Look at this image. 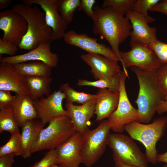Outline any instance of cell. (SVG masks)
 <instances>
[{
	"label": "cell",
	"mask_w": 167,
	"mask_h": 167,
	"mask_svg": "<svg viewBox=\"0 0 167 167\" xmlns=\"http://www.w3.org/2000/svg\"><path fill=\"white\" fill-rule=\"evenodd\" d=\"M11 2V0H0V10L6 8Z\"/></svg>",
	"instance_id": "b9f144b4"
},
{
	"label": "cell",
	"mask_w": 167,
	"mask_h": 167,
	"mask_svg": "<svg viewBox=\"0 0 167 167\" xmlns=\"http://www.w3.org/2000/svg\"><path fill=\"white\" fill-rule=\"evenodd\" d=\"M149 45L162 64L167 63V43L158 40Z\"/></svg>",
	"instance_id": "836d02e7"
},
{
	"label": "cell",
	"mask_w": 167,
	"mask_h": 167,
	"mask_svg": "<svg viewBox=\"0 0 167 167\" xmlns=\"http://www.w3.org/2000/svg\"><path fill=\"white\" fill-rule=\"evenodd\" d=\"M121 73L110 78L95 81L79 79L78 80L77 85L79 86H92L99 88H107L112 91H119Z\"/></svg>",
	"instance_id": "484cf974"
},
{
	"label": "cell",
	"mask_w": 167,
	"mask_h": 167,
	"mask_svg": "<svg viewBox=\"0 0 167 167\" xmlns=\"http://www.w3.org/2000/svg\"><path fill=\"white\" fill-rule=\"evenodd\" d=\"M163 167H167V164H166Z\"/></svg>",
	"instance_id": "bcb514c9"
},
{
	"label": "cell",
	"mask_w": 167,
	"mask_h": 167,
	"mask_svg": "<svg viewBox=\"0 0 167 167\" xmlns=\"http://www.w3.org/2000/svg\"><path fill=\"white\" fill-rule=\"evenodd\" d=\"M23 3L39 5L44 11L47 24L53 30V40L63 38L68 25L62 18L58 10V0H22Z\"/></svg>",
	"instance_id": "4fadbf2b"
},
{
	"label": "cell",
	"mask_w": 167,
	"mask_h": 167,
	"mask_svg": "<svg viewBox=\"0 0 167 167\" xmlns=\"http://www.w3.org/2000/svg\"><path fill=\"white\" fill-rule=\"evenodd\" d=\"M63 38L66 44L79 47L88 53L99 54L116 62L120 61L111 48L98 42V39L90 37L85 33L70 30L66 32Z\"/></svg>",
	"instance_id": "8fae6325"
},
{
	"label": "cell",
	"mask_w": 167,
	"mask_h": 167,
	"mask_svg": "<svg viewBox=\"0 0 167 167\" xmlns=\"http://www.w3.org/2000/svg\"><path fill=\"white\" fill-rule=\"evenodd\" d=\"M167 126V117L155 119L150 124L133 122L124 126L126 131L133 139L141 142L145 148V155L148 163L157 162L156 144L163 136Z\"/></svg>",
	"instance_id": "277c9868"
},
{
	"label": "cell",
	"mask_w": 167,
	"mask_h": 167,
	"mask_svg": "<svg viewBox=\"0 0 167 167\" xmlns=\"http://www.w3.org/2000/svg\"><path fill=\"white\" fill-rule=\"evenodd\" d=\"M149 11L159 12L167 15V0L160 1Z\"/></svg>",
	"instance_id": "f35d334b"
},
{
	"label": "cell",
	"mask_w": 167,
	"mask_h": 167,
	"mask_svg": "<svg viewBox=\"0 0 167 167\" xmlns=\"http://www.w3.org/2000/svg\"><path fill=\"white\" fill-rule=\"evenodd\" d=\"M126 16L132 25L131 38L148 45L158 40L156 28L150 27L147 20L141 15L133 11L128 13Z\"/></svg>",
	"instance_id": "d6986e66"
},
{
	"label": "cell",
	"mask_w": 167,
	"mask_h": 167,
	"mask_svg": "<svg viewBox=\"0 0 167 167\" xmlns=\"http://www.w3.org/2000/svg\"><path fill=\"white\" fill-rule=\"evenodd\" d=\"M131 49L127 52L120 51L123 71L129 78L126 68L137 67L149 72L156 71L162 63L149 45L139 41L131 38Z\"/></svg>",
	"instance_id": "52a82bcc"
},
{
	"label": "cell",
	"mask_w": 167,
	"mask_h": 167,
	"mask_svg": "<svg viewBox=\"0 0 167 167\" xmlns=\"http://www.w3.org/2000/svg\"><path fill=\"white\" fill-rule=\"evenodd\" d=\"M80 1V0H58V11L67 25L72 21L74 12L78 8Z\"/></svg>",
	"instance_id": "83f0119b"
},
{
	"label": "cell",
	"mask_w": 167,
	"mask_h": 167,
	"mask_svg": "<svg viewBox=\"0 0 167 167\" xmlns=\"http://www.w3.org/2000/svg\"><path fill=\"white\" fill-rule=\"evenodd\" d=\"M11 9L23 16L28 23L27 32L18 46L20 49L30 51L42 44L51 43L53 30L47 24L45 14L37 6L23 3L15 5Z\"/></svg>",
	"instance_id": "7a4b0ae2"
},
{
	"label": "cell",
	"mask_w": 167,
	"mask_h": 167,
	"mask_svg": "<svg viewBox=\"0 0 167 167\" xmlns=\"http://www.w3.org/2000/svg\"><path fill=\"white\" fill-rule=\"evenodd\" d=\"M27 22L21 15L11 10L0 13V29L3 32V40L18 46L26 34Z\"/></svg>",
	"instance_id": "30bf717a"
},
{
	"label": "cell",
	"mask_w": 167,
	"mask_h": 167,
	"mask_svg": "<svg viewBox=\"0 0 167 167\" xmlns=\"http://www.w3.org/2000/svg\"><path fill=\"white\" fill-rule=\"evenodd\" d=\"M160 1L159 0H136L134 4L133 11L141 15L148 23L153 22L156 19L148 16V12Z\"/></svg>",
	"instance_id": "4dcf8cb0"
},
{
	"label": "cell",
	"mask_w": 167,
	"mask_h": 167,
	"mask_svg": "<svg viewBox=\"0 0 167 167\" xmlns=\"http://www.w3.org/2000/svg\"><path fill=\"white\" fill-rule=\"evenodd\" d=\"M10 154H13L15 156L22 155L19 133L11 135L8 141L0 147V156Z\"/></svg>",
	"instance_id": "f1b7e54d"
},
{
	"label": "cell",
	"mask_w": 167,
	"mask_h": 167,
	"mask_svg": "<svg viewBox=\"0 0 167 167\" xmlns=\"http://www.w3.org/2000/svg\"><path fill=\"white\" fill-rule=\"evenodd\" d=\"M58 155L57 149L49 150L40 161L29 167H52L57 164Z\"/></svg>",
	"instance_id": "d6a6232c"
},
{
	"label": "cell",
	"mask_w": 167,
	"mask_h": 167,
	"mask_svg": "<svg viewBox=\"0 0 167 167\" xmlns=\"http://www.w3.org/2000/svg\"><path fill=\"white\" fill-rule=\"evenodd\" d=\"M130 68L136 75L139 90L135 102L137 105L139 122L149 123L165 97L156 81L155 72L143 71L135 66Z\"/></svg>",
	"instance_id": "3957f363"
},
{
	"label": "cell",
	"mask_w": 167,
	"mask_h": 167,
	"mask_svg": "<svg viewBox=\"0 0 167 167\" xmlns=\"http://www.w3.org/2000/svg\"><path fill=\"white\" fill-rule=\"evenodd\" d=\"M77 132L68 116L55 118L42 130L32 147V153L44 150L57 149Z\"/></svg>",
	"instance_id": "5b68a950"
},
{
	"label": "cell",
	"mask_w": 167,
	"mask_h": 167,
	"mask_svg": "<svg viewBox=\"0 0 167 167\" xmlns=\"http://www.w3.org/2000/svg\"><path fill=\"white\" fill-rule=\"evenodd\" d=\"M82 134L77 132L57 150V164L66 167H79L82 163Z\"/></svg>",
	"instance_id": "e0dca14e"
},
{
	"label": "cell",
	"mask_w": 167,
	"mask_h": 167,
	"mask_svg": "<svg viewBox=\"0 0 167 167\" xmlns=\"http://www.w3.org/2000/svg\"><path fill=\"white\" fill-rule=\"evenodd\" d=\"M16 98V96L12 95L10 91L0 90V109L11 106Z\"/></svg>",
	"instance_id": "d590c367"
},
{
	"label": "cell",
	"mask_w": 167,
	"mask_h": 167,
	"mask_svg": "<svg viewBox=\"0 0 167 167\" xmlns=\"http://www.w3.org/2000/svg\"><path fill=\"white\" fill-rule=\"evenodd\" d=\"M97 96L94 114L96 121L101 122L108 118L116 109L119 101V91H112L107 88H99Z\"/></svg>",
	"instance_id": "ffe728a7"
},
{
	"label": "cell",
	"mask_w": 167,
	"mask_h": 167,
	"mask_svg": "<svg viewBox=\"0 0 167 167\" xmlns=\"http://www.w3.org/2000/svg\"><path fill=\"white\" fill-rule=\"evenodd\" d=\"M0 90L28 94L26 78L19 74L12 64L0 62Z\"/></svg>",
	"instance_id": "ac0fdd59"
},
{
	"label": "cell",
	"mask_w": 167,
	"mask_h": 167,
	"mask_svg": "<svg viewBox=\"0 0 167 167\" xmlns=\"http://www.w3.org/2000/svg\"><path fill=\"white\" fill-rule=\"evenodd\" d=\"M136 0H105L102 7L110 6L124 16L133 11Z\"/></svg>",
	"instance_id": "f546056e"
},
{
	"label": "cell",
	"mask_w": 167,
	"mask_h": 167,
	"mask_svg": "<svg viewBox=\"0 0 167 167\" xmlns=\"http://www.w3.org/2000/svg\"><path fill=\"white\" fill-rule=\"evenodd\" d=\"M115 167H138L124 164L119 161H115Z\"/></svg>",
	"instance_id": "7bdbcfd3"
},
{
	"label": "cell",
	"mask_w": 167,
	"mask_h": 167,
	"mask_svg": "<svg viewBox=\"0 0 167 167\" xmlns=\"http://www.w3.org/2000/svg\"><path fill=\"white\" fill-rule=\"evenodd\" d=\"M96 2L95 0H81L77 10L83 11L92 19L94 15L93 6Z\"/></svg>",
	"instance_id": "8d00e7d4"
},
{
	"label": "cell",
	"mask_w": 167,
	"mask_h": 167,
	"mask_svg": "<svg viewBox=\"0 0 167 167\" xmlns=\"http://www.w3.org/2000/svg\"><path fill=\"white\" fill-rule=\"evenodd\" d=\"M96 98L89 100L80 105L66 103L65 107L76 132L84 133L91 124L90 120L94 114Z\"/></svg>",
	"instance_id": "2e32d148"
},
{
	"label": "cell",
	"mask_w": 167,
	"mask_h": 167,
	"mask_svg": "<svg viewBox=\"0 0 167 167\" xmlns=\"http://www.w3.org/2000/svg\"><path fill=\"white\" fill-rule=\"evenodd\" d=\"M157 160L158 162H165L167 164V151L164 153L158 154Z\"/></svg>",
	"instance_id": "60d3db41"
},
{
	"label": "cell",
	"mask_w": 167,
	"mask_h": 167,
	"mask_svg": "<svg viewBox=\"0 0 167 167\" xmlns=\"http://www.w3.org/2000/svg\"><path fill=\"white\" fill-rule=\"evenodd\" d=\"M59 167H66L64 166L60 165H59Z\"/></svg>",
	"instance_id": "f6af8a7d"
},
{
	"label": "cell",
	"mask_w": 167,
	"mask_h": 167,
	"mask_svg": "<svg viewBox=\"0 0 167 167\" xmlns=\"http://www.w3.org/2000/svg\"><path fill=\"white\" fill-rule=\"evenodd\" d=\"M16 70L25 77H50L52 68L41 61H30L13 64Z\"/></svg>",
	"instance_id": "cb8c5ba5"
},
{
	"label": "cell",
	"mask_w": 167,
	"mask_h": 167,
	"mask_svg": "<svg viewBox=\"0 0 167 167\" xmlns=\"http://www.w3.org/2000/svg\"><path fill=\"white\" fill-rule=\"evenodd\" d=\"M12 108L15 119L19 126L22 127L28 121L38 118L33 101L28 94H17Z\"/></svg>",
	"instance_id": "44dd1931"
},
{
	"label": "cell",
	"mask_w": 167,
	"mask_h": 167,
	"mask_svg": "<svg viewBox=\"0 0 167 167\" xmlns=\"http://www.w3.org/2000/svg\"><path fill=\"white\" fill-rule=\"evenodd\" d=\"M45 125L40 120L33 119L27 121L22 127L20 140L24 158L31 156L32 147Z\"/></svg>",
	"instance_id": "7402d4cb"
},
{
	"label": "cell",
	"mask_w": 167,
	"mask_h": 167,
	"mask_svg": "<svg viewBox=\"0 0 167 167\" xmlns=\"http://www.w3.org/2000/svg\"><path fill=\"white\" fill-rule=\"evenodd\" d=\"M26 78L28 95L33 101L50 94V86L52 81L50 77Z\"/></svg>",
	"instance_id": "603a6c76"
},
{
	"label": "cell",
	"mask_w": 167,
	"mask_h": 167,
	"mask_svg": "<svg viewBox=\"0 0 167 167\" xmlns=\"http://www.w3.org/2000/svg\"><path fill=\"white\" fill-rule=\"evenodd\" d=\"M108 121L104 120L95 129L88 128L82 134L81 150L82 163L91 167L104 154L110 134Z\"/></svg>",
	"instance_id": "8992f818"
},
{
	"label": "cell",
	"mask_w": 167,
	"mask_h": 167,
	"mask_svg": "<svg viewBox=\"0 0 167 167\" xmlns=\"http://www.w3.org/2000/svg\"><path fill=\"white\" fill-rule=\"evenodd\" d=\"M15 156L10 154L0 156V167H12Z\"/></svg>",
	"instance_id": "74e56055"
},
{
	"label": "cell",
	"mask_w": 167,
	"mask_h": 167,
	"mask_svg": "<svg viewBox=\"0 0 167 167\" xmlns=\"http://www.w3.org/2000/svg\"><path fill=\"white\" fill-rule=\"evenodd\" d=\"M52 167H59V165H57V164L53 166Z\"/></svg>",
	"instance_id": "ee69618b"
},
{
	"label": "cell",
	"mask_w": 167,
	"mask_h": 167,
	"mask_svg": "<svg viewBox=\"0 0 167 167\" xmlns=\"http://www.w3.org/2000/svg\"><path fill=\"white\" fill-rule=\"evenodd\" d=\"M65 99L64 93L60 90L55 91L46 97L33 101L38 118L45 125L58 117L68 115L62 106Z\"/></svg>",
	"instance_id": "7c38bea8"
},
{
	"label": "cell",
	"mask_w": 167,
	"mask_h": 167,
	"mask_svg": "<svg viewBox=\"0 0 167 167\" xmlns=\"http://www.w3.org/2000/svg\"><path fill=\"white\" fill-rule=\"evenodd\" d=\"M18 46L0 38V58L3 54L9 55L12 56L16 54L19 50Z\"/></svg>",
	"instance_id": "e575fe53"
},
{
	"label": "cell",
	"mask_w": 167,
	"mask_h": 167,
	"mask_svg": "<svg viewBox=\"0 0 167 167\" xmlns=\"http://www.w3.org/2000/svg\"><path fill=\"white\" fill-rule=\"evenodd\" d=\"M92 33L107 41L122 62L119 45L130 36L131 24L127 18L110 6L94 7Z\"/></svg>",
	"instance_id": "6da1fadb"
},
{
	"label": "cell",
	"mask_w": 167,
	"mask_h": 167,
	"mask_svg": "<svg viewBox=\"0 0 167 167\" xmlns=\"http://www.w3.org/2000/svg\"><path fill=\"white\" fill-rule=\"evenodd\" d=\"M33 61H42L52 68L57 66L59 58L57 54L52 52L51 43H46L25 54L0 58V62L12 64Z\"/></svg>",
	"instance_id": "5bb4252c"
},
{
	"label": "cell",
	"mask_w": 167,
	"mask_h": 167,
	"mask_svg": "<svg viewBox=\"0 0 167 167\" xmlns=\"http://www.w3.org/2000/svg\"><path fill=\"white\" fill-rule=\"evenodd\" d=\"M167 112V100H163L160 103L156 110V112L161 115Z\"/></svg>",
	"instance_id": "ab89813d"
},
{
	"label": "cell",
	"mask_w": 167,
	"mask_h": 167,
	"mask_svg": "<svg viewBox=\"0 0 167 167\" xmlns=\"http://www.w3.org/2000/svg\"><path fill=\"white\" fill-rule=\"evenodd\" d=\"M81 58L91 67L90 72L96 80L113 77L122 71L118 62L102 55L88 53Z\"/></svg>",
	"instance_id": "9a60e30c"
},
{
	"label": "cell",
	"mask_w": 167,
	"mask_h": 167,
	"mask_svg": "<svg viewBox=\"0 0 167 167\" xmlns=\"http://www.w3.org/2000/svg\"><path fill=\"white\" fill-rule=\"evenodd\" d=\"M156 81L165 97L167 100V63H162L155 71Z\"/></svg>",
	"instance_id": "1f68e13d"
},
{
	"label": "cell",
	"mask_w": 167,
	"mask_h": 167,
	"mask_svg": "<svg viewBox=\"0 0 167 167\" xmlns=\"http://www.w3.org/2000/svg\"><path fill=\"white\" fill-rule=\"evenodd\" d=\"M59 90L65 94L66 103L73 104L76 102L83 104L89 100L97 98L96 94H91L76 91L71 88L68 83L60 85Z\"/></svg>",
	"instance_id": "4316f807"
},
{
	"label": "cell",
	"mask_w": 167,
	"mask_h": 167,
	"mask_svg": "<svg viewBox=\"0 0 167 167\" xmlns=\"http://www.w3.org/2000/svg\"><path fill=\"white\" fill-rule=\"evenodd\" d=\"M133 139L121 133L110 134L108 145L112 150L114 162L138 167H148L145 154Z\"/></svg>",
	"instance_id": "ba28073f"
},
{
	"label": "cell",
	"mask_w": 167,
	"mask_h": 167,
	"mask_svg": "<svg viewBox=\"0 0 167 167\" xmlns=\"http://www.w3.org/2000/svg\"><path fill=\"white\" fill-rule=\"evenodd\" d=\"M127 77L125 72L122 71L120 80L118 104L116 109L108 119L110 130L115 133H122L125 131L124 126L129 123L139 122L138 109L132 106L127 95L125 84Z\"/></svg>",
	"instance_id": "9c48e42d"
},
{
	"label": "cell",
	"mask_w": 167,
	"mask_h": 167,
	"mask_svg": "<svg viewBox=\"0 0 167 167\" xmlns=\"http://www.w3.org/2000/svg\"><path fill=\"white\" fill-rule=\"evenodd\" d=\"M11 106L0 109V133L7 131L11 135L19 133Z\"/></svg>",
	"instance_id": "d4e9b609"
}]
</instances>
